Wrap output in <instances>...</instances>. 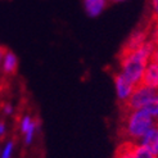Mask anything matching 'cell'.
Returning a JSON list of instances; mask_svg holds the SVG:
<instances>
[{"label": "cell", "mask_w": 158, "mask_h": 158, "mask_svg": "<svg viewBox=\"0 0 158 158\" xmlns=\"http://www.w3.org/2000/svg\"><path fill=\"white\" fill-rule=\"evenodd\" d=\"M156 45H157L156 39L153 37L148 39L135 52L120 57V64H121L120 73L134 86L140 85L144 69L148 64L149 59H151L153 50L156 49Z\"/></svg>", "instance_id": "6da1fadb"}, {"label": "cell", "mask_w": 158, "mask_h": 158, "mask_svg": "<svg viewBox=\"0 0 158 158\" xmlns=\"http://www.w3.org/2000/svg\"><path fill=\"white\" fill-rule=\"evenodd\" d=\"M156 123V118L144 108L130 110V112H127V117H126L125 122V134L130 139V141L136 143Z\"/></svg>", "instance_id": "7a4b0ae2"}, {"label": "cell", "mask_w": 158, "mask_h": 158, "mask_svg": "<svg viewBox=\"0 0 158 158\" xmlns=\"http://www.w3.org/2000/svg\"><path fill=\"white\" fill-rule=\"evenodd\" d=\"M157 93H158V90L151 89V88L144 86L141 84L135 86V89H134V91L130 95V98L123 103V107L126 109V112L144 108L149 103V102L152 100V98L156 95Z\"/></svg>", "instance_id": "3957f363"}, {"label": "cell", "mask_w": 158, "mask_h": 158, "mask_svg": "<svg viewBox=\"0 0 158 158\" xmlns=\"http://www.w3.org/2000/svg\"><path fill=\"white\" fill-rule=\"evenodd\" d=\"M148 34H149V28L143 27V28H136L134 32L129 36V39L126 40L123 48L121 50V55H126V54H130L132 52H135L136 49H139L141 45H143L147 40H148Z\"/></svg>", "instance_id": "277c9868"}, {"label": "cell", "mask_w": 158, "mask_h": 158, "mask_svg": "<svg viewBox=\"0 0 158 158\" xmlns=\"http://www.w3.org/2000/svg\"><path fill=\"white\" fill-rule=\"evenodd\" d=\"M114 89H116L117 100L123 104L125 102L130 98V95L132 94L134 89H135V86H134L130 81L126 80V78L120 72H118L114 76Z\"/></svg>", "instance_id": "5b68a950"}, {"label": "cell", "mask_w": 158, "mask_h": 158, "mask_svg": "<svg viewBox=\"0 0 158 158\" xmlns=\"http://www.w3.org/2000/svg\"><path fill=\"white\" fill-rule=\"evenodd\" d=\"M138 144L144 147L148 152H151L154 157L158 156V123L152 126L141 138Z\"/></svg>", "instance_id": "8992f818"}, {"label": "cell", "mask_w": 158, "mask_h": 158, "mask_svg": "<svg viewBox=\"0 0 158 158\" xmlns=\"http://www.w3.org/2000/svg\"><path fill=\"white\" fill-rule=\"evenodd\" d=\"M140 84L144 86H148L151 89L158 90V64L157 63L151 62V60L148 62Z\"/></svg>", "instance_id": "52a82bcc"}, {"label": "cell", "mask_w": 158, "mask_h": 158, "mask_svg": "<svg viewBox=\"0 0 158 158\" xmlns=\"http://www.w3.org/2000/svg\"><path fill=\"white\" fill-rule=\"evenodd\" d=\"M18 68V58L13 52L6 50L3 55V71L5 75H13Z\"/></svg>", "instance_id": "ba28073f"}, {"label": "cell", "mask_w": 158, "mask_h": 158, "mask_svg": "<svg viewBox=\"0 0 158 158\" xmlns=\"http://www.w3.org/2000/svg\"><path fill=\"white\" fill-rule=\"evenodd\" d=\"M85 10L90 17H98L107 6V0H84Z\"/></svg>", "instance_id": "9c48e42d"}, {"label": "cell", "mask_w": 158, "mask_h": 158, "mask_svg": "<svg viewBox=\"0 0 158 158\" xmlns=\"http://www.w3.org/2000/svg\"><path fill=\"white\" fill-rule=\"evenodd\" d=\"M134 141H125L117 148L116 158H134Z\"/></svg>", "instance_id": "30bf717a"}, {"label": "cell", "mask_w": 158, "mask_h": 158, "mask_svg": "<svg viewBox=\"0 0 158 158\" xmlns=\"http://www.w3.org/2000/svg\"><path fill=\"white\" fill-rule=\"evenodd\" d=\"M37 127H39V122L34 120V122L31 123V126L28 127V130H27L25 134H23V135H25V144H26V145H30V144L34 141L35 132H36Z\"/></svg>", "instance_id": "8fae6325"}, {"label": "cell", "mask_w": 158, "mask_h": 158, "mask_svg": "<svg viewBox=\"0 0 158 158\" xmlns=\"http://www.w3.org/2000/svg\"><path fill=\"white\" fill-rule=\"evenodd\" d=\"M134 158H156L151 152H148L144 147L135 143L134 145Z\"/></svg>", "instance_id": "7c38bea8"}, {"label": "cell", "mask_w": 158, "mask_h": 158, "mask_svg": "<svg viewBox=\"0 0 158 158\" xmlns=\"http://www.w3.org/2000/svg\"><path fill=\"white\" fill-rule=\"evenodd\" d=\"M144 109L148 110V112L157 120V117H158V93L152 98V100L144 107Z\"/></svg>", "instance_id": "4fadbf2b"}, {"label": "cell", "mask_w": 158, "mask_h": 158, "mask_svg": "<svg viewBox=\"0 0 158 158\" xmlns=\"http://www.w3.org/2000/svg\"><path fill=\"white\" fill-rule=\"evenodd\" d=\"M13 149H14V143H13L12 140H9V141H8V143L4 145L3 151L0 152V158H12Z\"/></svg>", "instance_id": "5bb4252c"}, {"label": "cell", "mask_w": 158, "mask_h": 158, "mask_svg": "<svg viewBox=\"0 0 158 158\" xmlns=\"http://www.w3.org/2000/svg\"><path fill=\"white\" fill-rule=\"evenodd\" d=\"M34 122V120L32 118H31L30 116H25L21 120V125H19V127H21V132L22 134H25L27 130H28V127L31 126V123Z\"/></svg>", "instance_id": "9a60e30c"}, {"label": "cell", "mask_w": 158, "mask_h": 158, "mask_svg": "<svg viewBox=\"0 0 158 158\" xmlns=\"http://www.w3.org/2000/svg\"><path fill=\"white\" fill-rule=\"evenodd\" d=\"M152 8V13H153V18L158 19V0H149Z\"/></svg>", "instance_id": "2e32d148"}, {"label": "cell", "mask_w": 158, "mask_h": 158, "mask_svg": "<svg viewBox=\"0 0 158 158\" xmlns=\"http://www.w3.org/2000/svg\"><path fill=\"white\" fill-rule=\"evenodd\" d=\"M3 112H4L6 116L12 114V113H13V107H12L10 104H5V106L3 107Z\"/></svg>", "instance_id": "e0dca14e"}, {"label": "cell", "mask_w": 158, "mask_h": 158, "mask_svg": "<svg viewBox=\"0 0 158 158\" xmlns=\"http://www.w3.org/2000/svg\"><path fill=\"white\" fill-rule=\"evenodd\" d=\"M4 132H5V123L0 122V136L4 135Z\"/></svg>", "instance_id": "ac0fdd59"}, {"label": "cell", "mask_w": 158, "mask_h": 158, "mask_svg": "<svg viewBox=\"0 0 158 158\" xmlns=\"http://www.w3.org/2000/svg\"><path fill=\"white\" fill-rule=\"evenodd\" d=\"M4 52H5V49H2V48H0V64H2V60H3V55H4Z\"/></svg>", "instance_id": "d6986e66"}, {"label": "cell", "mask_w": 158, "mask_h": 158, "mask_svg": "<svg viewBox=\"0 0 158 158\" xmlns=\"http://www.w3.org/2000/svg\"><path fill=\"white\" fill-rule=\"evenodd\" d=\"M112 3H114V2H122V0H110Z\"/></svg>", "instance_id": "ffe728a7"}, {"label": "cell", "mask_w": 158, "mask_h": 158, "mask_svg": "<svg viewBox=\"0 0 158 158\" xmlns=\"http://www.w3.org/2000/svg\"><path fill=\"white\" fill-rule=\"evenodd\" d=\"M156 121H157V123H158V117H157V120H156Z\"/></svg>", "instance_id": "44dd1931"}, {"label": "cell", "mask_w": 158, "mask_h": 158, "mask_svg": "<svg viewBox=\"0 0 158 158\" xmlns=\"http://www.w3.org/2000/svg\"><path fill=\"white\" fill-rule=\"evenodd\" d=\"M156 158H158V156H157V157H156Z\"/></svg>", "instance_id": "7402d4cb"}, {"label": "cell", "mask_w": 158, "mask_h": 158, "mask_svg": "<svg viewBox=\"0 0 158 158\" xmlns=\"http://www.w3.org/2000/svg\"><path fill=\"white\" fill-rule=\"evenodd\" d=\"M0 152H2V151H0Z\"/></svg>", "instance_id": "603a6c76"}]
</instances>
